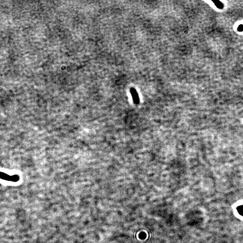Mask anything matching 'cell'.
<instances>
[{"label":"cell","mask_w":243,"mask_h":243,"mask_svg":"<svg viewBox=\"0 0 243 243\" xmlns=\"http://www.w3.org/2000/svg\"><path fill=\"white\" fill-rule=\"evenodd\" d=\"M131 94L132 95L133 100L134 101V103L136 104H138L139 103V97L138 96V94L136 92V90L131 89Z\"/></svg>","instance_id":"2"},{"label":"cell","mask_w":243,"mask_h":243,"mask_svg":"<svg viewBox=\"0 0 243 243\" xmlns=\"http://www.w3.org/2000/svg\"><path fill=\"white\" fill-rule=\"evenodd\" d=\"M237 211L239 212V214L243 216V205L238 207L237 208Z\"/></svg>","instance_id":"4"},{"label":"cell","mask_w":243,"mask_h":243,"mask_svg":"<svg viewBox=\"0 0 243 243\" xmlns=\"http://www.w3.org/2000/svg\"><path fill=\"white\" fill-rule=\"evenodd\" d=\"M238 30L239 31H243V25H240L238 27Z\"/></svg>","instance_id":"5"},{"label":"cell","mask_w":243,"mask_h":243,"mask_svg":"<svg viewBox=\"0 0 243 243\" xmlns=\"http://www.w3.org/2000/svg\"><path fill=\"white\" fill-rule=\"evenodd\" d=\"M0 178L6 181L16 182L19 181L20 178L17 175L9 176L5 173L0 172Z\"/></svg>","instance_id":"1"},{"label":"cell","mask_w":243,"mask_h":243,"mask_svg":"<svg viewBox=\"0 0 243 243\" xmlns=\"http://www.w3.org/2000/svg\"><path fill=\"white\" fill-rule=\"evenodd\" d=\"M213 2H214L215 5L217 6L218 8L222 9L223 7V5L220 1H213Z\"/></svg>","instance_id":"3"}]
</instances>
